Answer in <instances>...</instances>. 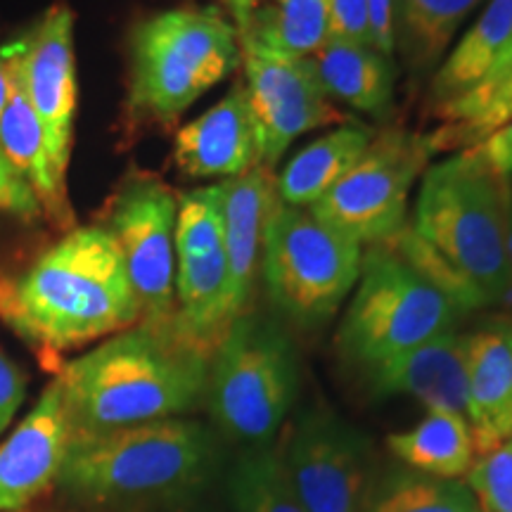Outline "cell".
<instances>
[{"label": "cell", "mask_w": 512, "mask_h": 512, "mask_svg": "<svg viewBox=\"0 0 512 512\" xmlns=\"http://www.w3.org/2000/svg\"><path fill=\"white\" fill-rule=\"evenodd\" d=\"M0 323L53 356L140 323L112 235L100 223L72 228L22 273H0Z\"/></svg>", "instance_id": "obj_1"}, {"label": "cell", "mask_w": 512, "mask_h": 512, "mask_svg": "<svg viewBox=\"0 0 512 512\" xmlns=\"http://www.w3.org/2000/svg\"><path fill=\"white\" fill-rule=\"evenodd\" d=\"M207 354L171 325L136 323L57 370L72 432H107L190 413L207 399Z\"/></svg>", "instance_id": "obj_2"}, {"label": "cell", "mask_w": 512, "mask_h": 512, "mask_svg": "<svg viewBox=\"0 0 512 512\" xmlns=\"http://www.w3.org/2000/svg\"><path fill=\"white\" fill-rule=\"evenodd\" d=\"M508 178L496 176L477 147L430 166L415 202L411 233L470 294L472 311L494 306L512 280Z\"/></svg>", "instance_id": "obj_3"}, {"label": "cell", "mask_w": 512, "mask_h": 512, "mask_svg": "<svg viewBox=\"0 0 512 512\" xmlns=\"http://www.w3.org/2000/svg\"><path fill=\"white\" fill-rule=\"evenodd\" d=\"M216 444L209 427L166 418L107 432H72L57 484L91 503L171 498L209 477Z\"/></svg>", "instance_id": "obj_4"}, {"label": "cell", "mask_w": 512, "mask_h": 512, "mask_svg": "<svg viewBox=\"0 0 512 512\" xmlns=\"http://www.w3.org/2000/svg\"><path fill=\"white\" fill-rule=\"evenodd\" d=\"M242 62L221 12L176 8L138 22L128 43L126 110L138 124H171Z\"/></svg>", "instance_id": "obj_5"}, {"label": "cell", "mask_w": 512, "mask_h": 512, "mask_svg": "<svg viewBox=\"0 0 512 512\" xmlns=\"http://www.w3.org/2000/svg\"><path fill=\"white\" fill-rule=\"evenodd\" d=\"M463 311L392 245H370L354 297L337 330V351L349 366L370 370L394 361L441 332L456 330Z\"/></svg>", "instance_id": "obj_6"}, {"label": "cell", "mask_w": 512, "mask_h": 512, "mask_svg": "<svg viewBox=\"0 0 512 512\" xmlns=\"http://www.w3.org/2000/svg\"><path fill=\"white\" fill-rule=\"evenodd\" d=\"M299 389L292 337L278 320L245 311L233 320L209 361L207 401L228 437L266 448Z\"/></svg>", "instance_id": "obj_7"}, {"label": "cell", "mask_w": 512, "mask_h": 512, "mask_svg": "<svg viewBox=\"0 0 512 512\" xmlns=\"http://www.w3.org/2000/svg\"><path fill=\"white\" fill-rule=\"evenodd\" d=\"M361 247L318 221L309 209L278 204L266 230L259 271L268 299L302 328L328 323L356 287Z\"/></svg>", "instance_id": "obj_8"}, {"label": "cell", "mask_w": 512, "mask_h": 512, "mask_svg": "<svg viewBox=\"0 0 512 512\" xmlns=\"http://www.w3.org/2000/svg\"><path fill=\"white\" fill-rule=\"evenodd\" d=\"M430 157L422 133L403 128L375 133L363 157L309 211L361 245L392 240L406 226L408 195Z\"/></svg>", "instance_id": "obj_9"}, {"label": "cell", "mask_w": 512, "mask_h": 512, "mask_svg": "<svg viewBox=\"0 0 512 512\" xmlns=\"http://www.w3.org/2000/svg\"><path fill=\"white\" fill-rule=\"evenodd\" d=\"M178 197L162 178L126 176L107 202L100 226L117 242L140 323L171 325L176 316Z\"/></svg>", "instance_id": "obj_10"}, {"label": "cell", "mask_w": 512, "mask_h": 512, "mask_svg": "<svg viewBox=\"0 0 512 512\" xmlns=\"http://www.w3.org/2000/svg\"><path fill=\"white\" fill-rule=\"evenodd\" d=\"M233 320L219 185H207L178 197L174 328L211 358Z\"/></svg>", "instance_id": "obj_11"}, {"label": "cell", "mask_w": 512, "mask_h": 512, "mask_svg": "<svg viewBox=\"0 0 512 512\" xmlns=\"http://www.w3.org/2000/svg\"><path fill=\"white\" fill-rule=\"evenodd\" d=\"M280 463L306 512H363L370 482V441L328 408L304 413Z\"/></svg>", "instance_id": "obj_12"}, {"label": "cell", "mask_w": 512, "mask_h": 512, "mask_svg": "<svg viewBox=\"0 0 512 512\" xmlns=\"http://www.w3.org/2000/svg\"><path fill=\"white\" fill-rule=\"evenodd\" d=\"M0 57L41 121L55 171L67 181L76 117L74 12L53 5L27 34L0 50Z\"/></svg>", "instance_id": "obj_13"}, {"label": "cell", "mask_w": 512, "mask_h": 512, "mask_svg": "<svg viewBox=\"0 0 512 512\" xmlns=\"http://www.w3.org/2000/svg\"><path fill=\"white\" fill-rule=\"evenodd\" d=\"M245 91L259 136V164L273 169L294 140L313 128L342 121L316 74L311 60H273L242 53Z\"/></svg>", "instance_id": "obj_14"}, {"label": "cell", "mask_w": 512, "mask_h": 512, "mask_svg": "<svg viewBox=\"0 0 512 512\" xmlns=\"http://www.w3.org/2000/svg\"><path fill=\"white\" fill-rule=\"evenodd\" d=\"M72 441L60 382L53 380L0 444V512H17L53 489Z\"/></svg>", "instance_id": "obj_15"}, {"label": "cell", "mask_w": 512, "mask_h": 512, "mask_svg": "<svg viewBox=\"0 0 512 512\" xmlns=\"http://www.w3.org/2000/svg\"><path fill=\"white\" fill-rule=\"evenodd\" d=\"M176 166L190 178H238L259 164V136L242 83L174 140Z\"/></svg>", "instance_id": "obj_16"}, {"label": "cell", "mask_w": 512, "mask_h": 512, "mask_svg": "<svg viewBox=\"0 0 512 512\" xmlns=\"http://www.w3.org/2000/svg\"><path fill=\"white\" fill-rule=\"evenodd\" d=\"M223 242H226L230 299L235 318L247 311L254 280L261 271L268 223L280 202L275 181L266 166H254L247 174L219 183Z\"/></svg>", "instance_id": "obj_17"}, {"label": "cell", "mask_w": 512, "mask_h": 512, "mask_svg": "<svg viewBox=\"0 0 512 512\" xmlns=\"http://www.w3.org/2000/svg\"><path fill=\"white\" fill-rule=\"evenodd\" d=\"M479 456L512 434V318L467 335V411Z\"/></svg>", "instance_id": "obj_18"}, {"label": "cell", "mask_w": 512, "mask_h": 512, "mask_svg": "<svg viewBox=\"0 0 512 512\" xmlns=\"http://www.w3.org/2000/svg\"><path fill=\"white\" fill-rule=\"evenodd\" d=\"M377 396H413L427 411H467V335L441 332L418 349L366 373Z\"/></svg>", "instance_id": "obj_19"}, {"label": "cell", "mask_w": 512, "mask_h": 512, "mask_svg": "<svg viewBox=\"0 0 512 512\" xmlns=\"http://www.w3.org/2000/svg\"><path fill=\"white\" fill-rule=\"evenodd\" d=\"M0 155L34 192L41 214H46L60 228L72 226L74 214L69 207L67 181L55 171L41 121L17 83L0 117Z\"/></svg>", "instance_id": "obj_20"}, {"label": "cell", "mask_w": 512, "mask_h": 512, "mask_svg": "<svg viewBox=\"0 0 512 512\" xmlns=\"http://www.w3.org/2000/svg\"><path fill=\"white\" fill-rule=\"evenodd\" d=\"M309 60L328 98L347 102L375 119L392 114L396 81L392 57L377 53L366 43L330 38Z\"/></svg>", "instance_id": "obj_21"}, {"label": "cell", "mask_w": 512, "mask_h": 512, "mask_svg": "<svg viewBox=\"0 0 512 512\" xmlns=\"http://www.w3.org/2000/svg\"><path fill=\"white\" fill-rule=\"evenodd\" d=\"M238 38L242 53L306 60L330 41V0H271L256 8Z\"/></svg>", "instance_id": "obj_22"}, {"label": "cell", "mask_w": 512, "mask_h": 512, "mask_svg": "<svg viewBox=\"0 0 512 512\" xmlns=\"http://www.w3.org/2000/svg\"><path fill=\"white\" fill-rule=\"evenodd\" d=\"M373 138V128L349 124L335 128L328 136L318 138L316 143L299 150L275 181V195H278L280 204L294 209H309L325 192L342 181L344 174L363 157Z\"/></svg>", "instance_id": "obj_23"}, {"label": "cell", "mask_w": 512, "mask_h": 512, "mask_svg": "<svg viewBox=\"0 0 512 512\" xmlns=\"http://www.w3.org/2000/svg\"><path fill=\"white\" fill-rule=\"evenodd\" d=\"M512 34V0H489L482 15L451 55L439 64L430 86L432 112L456 102L482 83L496 67Z\"/></svg>", "instance_id": "obj_24"}, {"label": "cell", "mask_w": 512, "mask_h": 512, "mask_svg": "<svg viewBox=\"0 0 512 512\" xmlns=\"http://www.w3.org/2000/svg\"><path fill=\"white\" fill-rule=\"evenodd\" d=\"M389 451L425 477L460 479L475 465V441L465 415L430 411L411 430L394 432Z\"/></svg>", "instance_id": "obj_25"}, {"label": "cell", "mask_w": 512, "mask_h": 512, "mask_svg": "<svg viewBox=\"0 0 512 512\" xmlns=\"http://www.w3.org/2000/svg\"><path fill=\"white\" fill-rule=\"evenodd\" d=\"M482 0H394V53L415 74L444 60L463 19Z\"/></svg>", "instance_id": "obj_26"}, {"label": "cell", "mask_w": 512, "mask_h": 512, "mask_svg": "<svg viewBox=\"0 0 512 512\" xmlns=\"http://www.w3.org/2000/svg\"><path fill=\"white\" fill-rule=\"evenodd\" d=\"M437 117L444 126L427 136L432 155L439 150H467L479 145L496 128L512 121V69L494 88L451 102L437 112Z\"/></svg>", "instance_id": "obj_27"}, {"label": "cell", "mask_w": 512, "mask_h": 512, "mask_svg": "<svg viewBox=\"0 0 512 512\" xmlns=\"http://www.w3.org/2000/svg\"><path fill=\"white\" fill-rule=\"evenodd\" d=\"M235 512H306L294 496L278 451L256 448L235 465L230 477Z\"/></svg>", "instance_id": "obj_28"}, {"label": "cell", "mask_w": 512, "mask_h": 512, "mask_svg": "<svg viewBox=\"0 0 512 512\" xmlns=\"http://www.w3.org/2000/svg\"><path fill=\"white\" fill-rule=\"evenodd\" d=\"M363 512H482V508L460 479L408 477Z\"/></svg>", "instance_id": "obj_29"}, {"label": "cell", "mask_w": 512, "mask_h": 512, "mask_svg": "<svg viewBox=\"0 0 512 512\" xmlns=\"http://www.w3.org/2000/svg\"><path fill=\"white\" fill-rule=\"evenodd\" d=\"M467 486L482 512H512V434L475 460L467 472Z\"/></svg>", "instance_id": "obj_30"}, {"label": "cell", "mask_w": 512, "mask_h": 512, "mask_svg": "<svg viewBox=\"0 0 512 512\" xmlns=\"http://www.w3.org/2000/svg\"><path fill=\"white\" fill-rule=\"evenodd\" d=\"M330 38L370 46L368 0H330Z\"/></svg>", "instance_id": "obj_31"}, {"label": "cell", "mask_w": 512, "mask_h": 512, "mask_svg": "<svg viewBox=\"0 0 512 512\" xmlns=\"http://www.w3.org/2000/svg\"><path fill=\"white\" fill-rule=\"evenodd\" d=\"M24 396H27V375L0 349V437L15 420Z\"/></svg>", "instance_id": "obj_32"}, {"label": "cell", "mask_w": 512, "mask_h": 512, "mask_svg": "<svg viewBox=\"0 0 512 512\" xmlns=\"http://www.w3.org/2000/svg\"><path fill=\"white\" fill-rule=\"evenodd\" d=\"M0 214H12L19 219H36L41 214L34 192L24 185L5 157L0 155Z\"/></svg>", "instance_id": "obj_33"}, {"label": "cell", "mask_w": 512, "mask_h": 512, "mask_svg": "<svg viewBox=\"0 0 512 512\" xmlns=\"http://www.w3.org/2000/svg\"><path fill=\"white\" fill-rule=\"evenodd\" d=\"M489 169L501 178H512V121L496 128L491 136H486L482 143L475 145Z\"/></svg>", "instance_id": "obj_34"}, {"label": "cell", "mask_w": 512, "mask_h": 512, "mask_svg": "<svg viewBox=\"0 0 512 512\" xmlns=\"http://www.w3.org/2000/svg\"><path fill=\"white\" fill-rule=\"evenodd\" d=\"M370 46L377 53L394 55V0H368Z\"/></svg>", "instance_id": "obj_35"}, {"label": "cell", "mask_w": 512, "mask_h": 512, "mask_svg": "<svg viewBox=\"0 0 512 512\" xmlns=\"http://www.w3.org/2000/svg\"><path fill=\"white\" fill-rule=\"evenodd\" d=\"M512 69V34H510V38H508V46L503 48V53H501V57H498V62H496V67L491 69V74L486 76V79L479 83V86L475 88V91H470L467 95H472V93H484V91H489V88H494L498 81L503 79L505 74H508ZM465 98V95H463Z\"/></svg>", "instance_id": "obj_36"}, {"label": "cell", "mask_w": 512, "mask_h": 512, "mask_svg": "<svg viewBox=\"0 0 512 512\" xmlns=\"http://www.w3.org/2000/svg\"><path fill=\"white\" fill-rule=\"evenodd\" d=\"M223 3H226L228 12L233 15L235 31H242L249 22V17H252L256 8L261 5V0H223Z\"/></svg>", "instance_id": "obj_37"}, {"label": "cell", "mask_w": 512, "mask_h": 512, "mask_svg": "<svg viewBox=\"0 0 512 512\" xmlns=\"http://www.w3.org/2000/svg\"><path fill=\"white\" fill-rule=\"evenodd\" d=\"M12 91H15V81H12L8 64H5L3 57H0V117H3L5 107H8Z\"/></svg>", "instance_id": "obj_38"}, {"label": "cell", "mask_w": 512, "mask_h": 512, "mask_svg": "<svg viewBox=\"0 0 512 512\" xmlns=\"http://www.w3.org/2000/svg\"><path fill=\"white\" fill-rule=\"evenodd\" d=\"M494 306H498V309H505V311H512V280L508 285H505V290L498 294Z\"/></svg>", "instance_id": "obj_39"}, {"label": "cell", "mask_w": 512, "mask_h": 512, "mask_svg": "<svg viewBox=\"0 0 512 512\" xmlns=\"http://www.w3.org/2000/svg\"><path fill=\"white\" fill-rule=\"evenodd\" d=\"M508 254H510V266H512V178H510V190H508Z\"/></svg>", "instance_id": "obj_40"}]
</instances>
